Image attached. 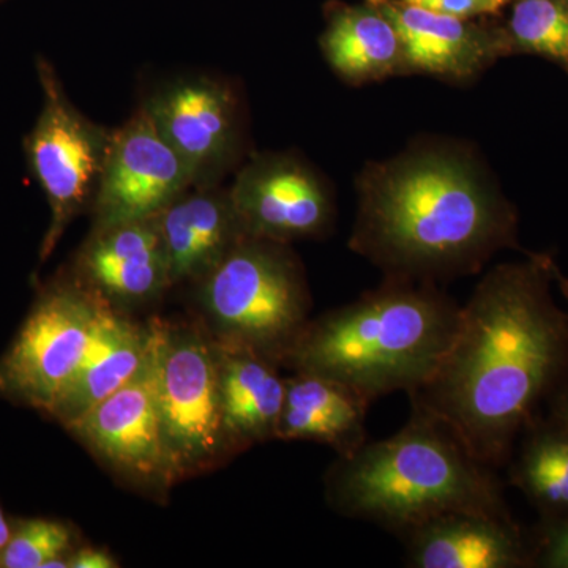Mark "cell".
I'll list each match as a JSON object with an SVG mask.
<instances>
[{
  "label": "cell",
  "instance_id": "cell-1",
  "mask_svg": "<svg viewBox=\"0 0 568 568\" xmlns=\"http://www.w3.org/2000/svg\"><path fill=\"white\" fill-rule=\"evenodd\" d=\"M551 261L529 254L491 268L462 306L435 375L409 395L496 470L568 383V312L552 297Z\"/></svg>",
  "mask_w": 568,
  "mask_h": 568
},
{
  "label": "cell",
  "instance_id": "cell-2",
  "mask_svg": "<svg viewBox=\"0 0 568 568\" xmlns=\"http://www.w3.org/2000/svg\"><path fill=\"white\" fill-rule=\"evenodd\" d=\"M349 245L387 278L433 283L518 248V216L467 156L410 153L366 175Z\"/></svg>",
  "mask_w": 568,
  "mask_h": 568
},
{
  "label": "cell",
  "instance_id": "cell-3",
  "mask_svg": "<svg viewBox=\"0 0 568 568\" xmlns=\"http://www.w3.org/2000/svg\"><path fill=\"white\" fill-rule=\"evenodd\" d=\"M410 405L395 435L336 458L324 477L332 510L398 538L440 515H511L496 469L478 462L446 422Z\"/></svg>",
  "mask_w": 568,
  "mask_h": 568
},
{
  "label": "cell",
  "instance_id": "cell-4",
  "mask_svg": "<svg viewBox=\"0 0 568 568\" xmlns=\"http://www.w3.org/2000/svg\"><path fill=\"white\" fill-rule=\"evenodd\" d=\"M462 306L433 283L387 278L310 321L283 364L349 387L366 402L424 387L457 334Z\"/></svg>",
  "mask_w": 568,
  "mask_h": 568
},
{
  "label": "cell",
  "instance_id": "cell-5",
  "mask_svg": "<svg viewBox=\"0 0 568 568\" xmlns=\"http://www.w3.org/2000/svg\"><path fill=\"white\" fill-rule=\"evenodd\" d=\"M201 284L216 342L248 347L278 365L312 321L304 274L286 244L246 235Z\"/></svg>",
  "mask_w": 568,
  "mask_h": 568
},
{
  "label": "cell",
  "instance_id": "cell-6",
  "mask_svg": "<svg viewBox=\"0 0 568 568\" xmlns=\"http://www.w3.org/2000/svg\"><path fill=\"white\" fill-rule=\"evenodd\" d=\"M108 305L80 280L44 287L0 358V398L48 417L84 364Z\"/></svg>",
  "mask_w": 568,
  "mask_h": 568
},
{
  "label": "cell",
  "instance_id": "cell-7",
  "mask_svg": "<svg viewBox=\"0 0 568 568\" xmlns=\"http://www.w3.org/2000/svg\"><path fill=\"white\" fill-rule=\"evenodd\" d=\"M156 402L179 478L230 454L220 399L219 347L197 328L148 325Z\"/></svg>",
  "mask_w": 568,
  "mask_h": 568
},
{
  "label": "cell",
  "instance_id": "cell-8",
  "mask_svg": "<svg viewBox=\"0 0 568 568\" xmlns=\"http://www.w3.org/2000/svg\"><path fill=\"white\" fill-rule=\"evenodd\" d=\"M43 108L26 155L51 209V223L41 242L40 260L54 252L69 224L93 205L106 163L112 133L85 119L63 92L50 62L37 61Z\"/></svg>",
  "mask_w": 568,
  "mask_h": 568
},
{
  "label": "cell",
  "instance_id": "cell-9",
  "mask_svg": "<svg viewBox=\"0 0 568 568\" xmlns=\"http://www.w3.org/2000/svg\"><path fill=\"white\" fill-rule=\"evenodd\" d=\"M100 462L136 487L163 495L179 480L156 402L149 354L132 381L69 429Z\"/></svg>",
  "mask_w": 568,
  "mask_h": 568
},
{
  "label": "cell",
  "instance_id": "cell-10",
  "mask_svg": "<svg viewBox=\"0 0 568 568\" xmlns=\"http://www.w3.org/2000/svg\"><path fill=\"white\" fill-rule=\"evenodd\" d=\"M190 189L193 179L181 156L142 108L112 133L92 205L95 230L152 219Z\"/></svg>",
  "mask_w": 568,
  "mask_h": 568
},
{
  "label": "cell",
  "instance_id": "cell-11",
  "mask_svg": "<svg viewBox=\"0 0 568 568\" xmlns=\"http://www.w3.org/2000/svg\"><path fill=\"white\" fill-rule=\"evenodd\" d=\"M231 203L250 237L287 244L325 233L332 223L327 190L290 156H263L239 173Z\"/></svg>",
  "mask_w": 568,
  "mask_h": 568
},
{
  "label": "cell",
  "instance_id": "cell-12",
  "mask_svg": "<svg viewBox=\"0 0 568 568\" xmlns=\"http://www.w3.org/2000/svg\"><path fill=\"white\" fill-rule=\"evenodd\" d=\"M156 130L181 156L193 186H212L230 163L237 136L233 93L209 78L166 85L145 104Z\"/></svg>",
  "mask_w": 568,
  "mask_h": 568
},
{
  "label": "cell",
  "instance_id": "cell-13",
  "mask_svg": "<svg viewBox=\"0 0 568 568\" xmlns=\"http://www.w3.org/2000/svg\"><path fill=\"white\" fill-rule=\"evenodd\" d=\"M413 568H529L534 541L511 515L457 511L399 537Z\"/></svg>",
  "mask_w": 568,
  "mask_h": 568
},
{
  "label": "cell",
  "instance_id": "cell-14",
  "mask_svg": "<svg viewBox=\"0 0 568 568\" xmlns=\"http://www.w3.org/2000/svg\"><path fill=\"white\" fill-rule=\"evenodd\" d=\"M80 282L111 306L148 304L171 286L156 216L93 231L78 257Z\"/></svg>",
  "mask_w": 568,
  "mask_h": 568
},
{
  "label": "cell",
  "instance_id": "cell-15",
  "mask_svg": "<svg viewBox=\"0 0 568 568\" xmlns=\"http://www.w3.org/2000/svg\"><path fill=\"white\" fill-rule=\"evenodd\" d=\"M394 24L402 40L405 67L443 77L466 78L507 55L508 37L493 36L462 18L435 13L403 0H369Z\"/></svg>",
  "mask_w": 568,
  "mask_h": 568
},
{
  "label": "cell",
  "instance_id": "cell-16",
  "mask_svg": "<svg viewBox=\"0 0 568 568\" xmlns=\"http://www.w3.org/2000/svg\"><path fill=\"white\" fill-rule=\"evenodd\" d=\"M156 215L171 284L203 280L246 237L230 192L193 186Z\"/></svg>",
  "mask_w": 568,
  "mask_h": 568
},
{
  "label": "cell",
  "instance_id": "cell-17",
  "mask_svg": "<svg viewBox=\"0 0 568 568\" xmlns=\"http://www.w3.org/2000/svg\"><path fill=\"white\" fill-rule=\"evenodd\" d=\"M216 347L227 447L237 452L275 439L286 394L278 364L245 346L216 342Z\"/></svg>",
  "mask_w": 568,
  "mask_h": 568
},
{
  "label": "cell",
  "instance_id": "cell-18",
  "mask_svg": "<svg viewBox=\"0 0 568 568\" xmlns=\"http://www.w3.org/2000/svg\"><path fill=\"white\" fill-rule=\"evenodd\" d=\"M372 403L328 377L295 373L286 394L275 439L325 444L338 457L353 454L368 440L366 416Z\"/></svg>",
  "mask_w": 568,
  "mask_h": 568
},
{
  "label": "cell",
  "instance_id": "cell-19",
  "mask_svg": "<svg viewBox=\"0 0 568 568\" xmlns=\"http://www.w3.org/2000/svg\"><path fill=\"white\" fill-rule=\"evenodd\" d=\"M148 354L149 327L133 324L108 305L84 364L48 417L70 429L92 407L132 381Z\"/></svg>",
  "mask_w": 568,
  "mask_h": 568
},
{
  "label": "cell",
  "instance_id": "cell-20",
  "mask_svg": "<svg viewBox=\"0 0 568 568\" xmlns=\"http://www.w3.org/2000/svg\"><path fill=\"white\" fill-rule=\"evenodd\" d=\"M321 44L332 69L349 81L381 80L405 67L398 32L372 3L335 11Z\"/></svg>",
  "mask_w": 568,
  "mask_h": 568
},
{
  "label": "cell",
  "instance_id": "cell-21",
  "mask_svg": "<svg viewBox=\"0 0 568 568\" xmlns=\"http://www.w3.org/2000/svg\"><path fill=\"white\" fill-rule=\"evenodd\" d=\"M510 484L525 495L541 519L568 515V426L538 416L519 436L508 459Z\"/></svg>",
  "mask_w": 568,
  "mask_h": 568
},
{
  "label": "cell",
  "instance_id": "cell-22",
  "mask_svg": "<svg viewBox=\"0 0 568 568\" xmlns=\"http://www.w3.org/2000/svg\"><path fill=\"white\" fill-rule=\"evenodd\" d=\"M507 37L514 52L541 55L568 73V0H518Z\"/></svg>",
  "mask_w": 568,
  "mask_h": 568
},
{
  "label": "cell",
  "instance_id": "cell-23",
  "mask_svg": "<svg viewBox=\"0 0 568 568\" xmlns=\"http://www.w3.org/2000/svg\"><path fill=\"white\" fill-rule=\"evenodd\" d=\"M73 532L62 521L48 518L24 519L11 532L0 558L3 568H47L48 564L69 556Z\"/></svg>",
  "mask_w": 568,
  "mask_h": 568
},
{
  "label": "cell",
  "instance_id": "cell-24",
  "mask_svg": "<svg viewBox=\"0 0 568 568\" xmlns=\"http://www.w3.org/2000/svg\"><path fill=\"white\" fill-rule=\"evenodd\" d=\"M530 534L534 541V567L568 568V515L540 518Z\"/></svg>",
  "mask_w": 568,
  "mask_h": 568
},
{
  "label": "cell",
  "instance_id": "cell-25",
  "mask_svg": "<svg viewBox=\"0 0 568 568\" xmlns=\"http://www.w3.org/2000/svg\"><path fill=\"white\" fill-rule=\"evenodd\" d=\"M403 2L435 11V13L467 20L480 14L496 13L506 6L507 0H403Z\"/></svg>",
  "mask_w": 568,
  "mask_h": 568
},
{
  "label": "cell",
  "instance_id": "cell-26",
  "mask_svg": "<svg viewBox=\"0 0 568 568\" xmlns=\"http://www.w3.org/2000/svg\"><path fill=\"white\" fill-rule=\"evenodd\" d=\"M118 567L110 552L99 548H82L69 556V568H112Z\"/></svg>",
  "mask_w": 568,
  "mask_h": 568
},
{
  "label": "cell",
  "instance_id": "cell-27",
  "mask_svg": "<svg viewBox=\"0 0 568 568\" xmlns=\"http://www.w3.org/2000/svg\"><path fill=\"white\" fill-rule=\"evenodd\" d=\"M549 413L552 417L558 418L568 426V383L562 388H559L552 398L548 402Z\"/></svg>",
  "mask_w": 568,
  "mask_h": 568
},
{
  "label": "cell",
  "instance_id": "cell-28",
  "mask_svg": "<svg viewBox=\"0 0 568 568\" xmlns=\"http://www.w3.org/2000/svg\"><path fill=\"white\" fill-rule=\"evenodd\" d=\"M11 532H13V529H11L9 519L3 514V508L0 507V558H2L7 545H9Z\"/></svg>",
  "mask_w": 568,
  "mask_h": 568
},
{
  "label": "cell",
  "instance_id": "cell-29",
  "mask_svg": "<svg viewBox=\"0 0 568 568\" xmlns=\"http://www.w3.org/2000/svg\"><path fill=\"white\" fill-rule=\"evenodd\" d=\"M551 272L556 286H558L560 294H562V297L566 298L568 304V276L562 274V271H560L555 260L551 261Z\"/></svg>",
  "mask_w": 568,
  "mask_h": 568
}]
</instances>
